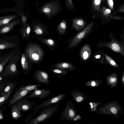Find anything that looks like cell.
<instances>
[{"mask_svg": "<svg viewBox=\"0 0 124 124\" xmlns=\"http://www.w3.org/2000/svg\"><path fill=\"white\" fill-rule=\"evenodd\" d=\"M20 60L23 73L25 74H29L32 68L28 63L24 51L22 53Z\"/></svg>", "mask_w": 124, "mask_h": 124, "instance_id": "cell-22", "label": "cell"}, {"mask_svg": "<svg viewBox=\"0 0 124 124\" xmlns=\"http://www.w3.org/2000/svg\"><path fill=\"white\" fill-rule=\"evenodd\" d=\"M6 82V81H0V85H1V84H3V83H4L5 82Z\"/></svg>", "mask_w": 124, "mask_h": 124, "instance_id": "cell-46", "label": "cell"}, {"mask_svg": "<svg viewBox=\"0 0 124 124\" xmlns=\"http://www.w3.org/2000/svg\"><path fill=\"white\" fill-rule=\"evenodd\" d=\"M21 18V21L22 24H24L26 23L27 21L26 17L22 13L19 14Z\"/></svg>", "mask_w": 124, "mask_h": 124, "instance_id": "cell-37", "label": "cell"}, {"mask_svg": "<svg viewBox=\"0 0 124 124\" xmlns=\"http://www.w3.org/2000/svg\"><path fill=\"white\" fill-rule=\"evenodd\" d=\"M104 0H92V4L94 9L98 13L100 7L102 2Z\"/></svg>", "mask_w": 124, "mask_h": 124, "instance_id": "cell-33", "label": "cell"}, {"mask_svg": "<svg viewBox=\"0 0 124 124\" xmlns=\"http://www.w3.org/2000/svg\"><path fill=\"white\" fill-rule=\"evenodd\" d=\"M61 103L51 105L41 109L39 114L27 123L28 124H38L51 118L53 115L58 110Z\"/></svg>", "mask_w": 124, "mask_h": 124, "instance_id": "cell-3", "label": "cell"}, {"mask_svg": "<svg viewBox=\"0 0 124 124\" xmlns=\"http://www.w3.org/2000/svg\"><path fill=\"white\" fill-rule=\"evenodd\" d=\"M22 24L21 20L20 18L13 20L0 27V35L10 33L16 26Z\"/></svg>", "mask_w": 124, "mask_h": 124, "instance_id": "cell-12", "label": "cell"}, {"mask_svg": "<svg viewBox=\"0 0 124 124\" xmlns=\"http://www.w3.org/2000/svg\"><path fill=\"white\" fill-rule=\"evenodd\" d=\"M67 23L66 20L63 19L60 22L57 27V31L61 36L66 33Z\"/></svg>", "mask_w": 124, "mask_h": 124, "instance_id": "cell-26", "label": "cell"}, {"mask_svg": "<svg viewBox=\"0 0 124 124\" xmlns=\"http://www.w3.org/2000/svg\"><path fill=\"white\" fill-rule=\"evenodd\" d=\"M65 1L67 8L69 10L73 11L74 7L72 0H65Z\"/></svg>", "mask_w": 124, "mask_h": 124, "instance_id": "cell-34", "label": "cell"}, {"mask_svg": "<svg viewBox=\"0 0 124 124\" xmlns=\"http://www.w3.org/2000/svg\"><path fill=\"white\" fill-rule=\"evenodd\" d=\"M109 37L110 40L109 42H104L99 39L96 45L97 48H109L124 57V42L117 40L113 32L109 33Z\"/></svg>", "mask_w": 124, "mask_h": 124, "instance_id": "cell-2", "label": "cell"}, {"mask_svg": "<svg viewBox=\"0 0 124 124\" xmlns=\"http://www.w3.org/2000/svg\"><path fill=\"white\" fill-rule=\"evenodd\" d=\"M30 92L31 91L25 90H16L12 97L9 99L8 106H12L19 100L28 95Z\"/></svg>", "mask_w": 124, "mask_h": 124, "instance_id": "cell-14", "label": "cell"}, {"mask_svg": "<svg viewBox=\"0 0 124 124\" xmlns=\"http://www.w3.org/2000/svg\"><path fill=\"white\" fill-rule=\"evenodd\" d=\"M11 108V116L12 118L17 120L22 117L23 115L17 107L16 104L12 105Z\"/></svg>", "mask_w": 124, "mask_h": 124, "instance_id": "cell-25", "label": "cell"}, {"mask_svg": "<svg viewBox=\"0 0 124 124\" xmlns=\"http://www.w3.org/2000/svg\"><path fill=\"white\" fill-rule=\"evenodd\" d=\"M49 76L46 71L40 70L35 71L33 74V80L37 82L48 85L50 83Z\"/></svg>", "mask_w": 124, "mask_h": 124, "instance_id": "cell-11", "label": "cell"}, {"mask_svg": "<svg viewBox=\"0 0 124 124\" xmlns=\"http://www.w3.org/2000/svg\"><path fill=\"white\" fill-rule=\"evenodd\" d=\"M117 11L118 12L124 13V4L121 6H120L118 8Z\"/></svg>", "mask_w": 124, "mask_h": 124, "instance_id": "cell-39", "label": "cell"}, {"mask_svg": "<svg viewBox=\"0 0 124 124\" xmlns=\"http://www.w3.org/2000/svg\"><path fill=\"white\" fill-rule=\"evenodd\" d=\"M19 16V14H16L0 16V27Z\"/></svg>", "mask_w": 124, "mask_h": 124, "instance_id": "cell-24", "label": "cell"}, {"mask_svg": "<svg viewBox=\"0 0 124 124\" xmlns=\"http://www.w3.org/2000/svg\"><path fill=\"white\" fill-rule=\"evenodd\" d=\"M38 110H35L34 111L31 115L27 116L24 119L25 123H27L38 112Z\"/></svg>", "mask_w": 124, "mask_h": 124, "instance_id": "cell-35", "label": "cell"}, {"mask_svg": "<svg viewBox=\"0 0 124 124\" xmlns=\"http://www.w3.org/2000/svg\"><path fill=\"white\" fill-rule=\"evenodd\" d=\"M22 53L20 51L15 55L6 64L0 76L4 78H12L18 74V63L21 60Z\"/></svg>", "mask_w": 124, "mask_h": 124, "instance_id": "cell-4", "label": "cell"}, {"mask_svg": "<svg viewBox=\"0 0 124 124\" xmlns=\"http://www.w3.org/2000/svg\"><path fill=\"white\" fill-rule=\"evenodd\" d=\"M66 96L65 93H62L45 100L41 103L38 104L34 108V110L41 109L43 108L51 105H54L57 103H61Z\"/></svg>", "mask_w": 124, "mask_h": 124, "instance_id": "cell-9", "label": "cell"}, {"mask_svg": "<svg viewBox=\"0 0 124 124\" xmlns=\"http://www.w3.org/2000/svg\"><path fill=\"white\" fill-rule=\"evenodd\" d=\"M50 70L60 78H62V76H65L68 72V70L58 68L51 69Z\"/></svg>", "mask_w": 124, "mask_h": 124, "instance_id": "cell-29", "label": "cell"}, {"mask_svg": "<svg viewBox=\"0 0 124 124\" xmlns=\"http://www.w3.org/2000/svg\"><path fill=\"white\" fill-rule=\"evenodd\" d=\"M107 3L109 8L112 10L114 8V3L113 0H107Z\"/></svg>", "mask_w": 124, "mask_h": 124, "instance_id": "cell-38", "label": "cell"}, {"mask_svg": "<svg viewBox=\"0 0 124 124\" xmlns=\"http://www.w3.org/2000/svg\"><path fill=\"white\" fill-rule=\"evenodd\" d=\"M94 23V21L92 22L74 36L69 43L67 48L71 49L78 45L84 38L91 32Z\"/></svg>", "mask_w": 124, "mask_h": 124, "instance_id": "cell-7", "label": "cell"}, {"mask_svg": "<svg viewBox=\"0 0 124 124\" xmlns=\"http://www.w3.org/2000/svg\"><path fill=\"white\" fill-rule=\"evenodd\" d=\"M92 57L95 62H97L102 64H108L105 58L104 52L103 51H97L93 54Z\"/></svg>", "mask_w": 124, "mask_h": 124, "instance_id": "cell-23", "label": "cell"}, {"mask_svg": "<svg viewBox=\"0 0 124 124\" xmlns=\"http://www.w3.org/2000/svg\"><path fill=\"white\" fill-rule=\"evenodd\" d=\"M39 41L49 47L51 49L53 50L56 47L59 42L51 39H46L43 37H35Z\"/></svg>", "mask_w": 124, "mask_h": 124, "instance_id": "cell-21", "label": "cell"}, {"mask_svg": "<svg viewBox=\"0 0 124 124\" xmlns=\"http://www.w3.org/2000/svg\"><path fill=\"white\" fill-rule=\"evenodd\" d=\"M7 82L3 83L0 85V94L4 86L7 83Z\"/></svg>", "mask_w": 124, "mask_h": 124, "instance_id": "cell-40", "label": "cell"}, {"mask_svg": "<svg viewBox=\"0 0 124 124\" xmlns=\"http://www.w3.org/2000/svg\"><path fill=\"white\" fill-rule=\"evenodd\" d=\"M83 98L82 97L80 96L77 97L76 99V101L78 102H80L83 100Z\"/></svg>", "mask_w": 124, "mask_h": 124, "instance_id": "cell-42", "label": "cell"}, {"mask_svg": "<svg viewBox=\"0 0 124 124\" xmlns=\"http://www.w3.org/2000/svg\"><path fill=\"white\" fill-rule=\"evenodd\" d=\"M111 111L113 114H115L117 112V109L114 107H112L110 109Z\"/></svg>", "mask_w": 124, "mask_h": 124, "instance_id": "cell-41", "label": "cell"}, {"mask_svg": "<svg viewBox=\"0 0 124 124\" xmlns=\"http://www.w3.org/2000/svg\"><path fill=\"white\" fill-rule=\"evenodd\" d=\"M96 85V83L94 81H93L91 82V85L93 86H95Z\"/></svg>", "mask_w": 124, "mask_h": 124, "instance_id": "cell-44", "label": "cell"}, {"mask_svg": "<svg viewBox=\"0 0 124 124\" xmlns=\"http://www.w3.org/2000/svg\"><path fill=\"white\" fill-rule=\"evenodd\" d=\"M4 79V78L0 76V81H6Z\"/></svg>", "mask_w": 124, "mask_h": 124, "instance_id": "cell-45", "label": "cell"}, {"mask_svg": "<svg viewBox=\"0 0 124 124\" xmlns=\"http://www.w3.org/2000/svg\"><path fill=\"white\" fill-rule=\"evenodd\" d=\"M24 52L31 68L34 64L37 65L41 62L44 57L45 53L42 47L37 43L30 42L28 43Z\"/></svg>", "mask_w": 124, "mask_h": 124, "instance_id": "cell-1", "label": "cell"}, {"mask_svg": "<svg viewBox=\"0 0 124 124\" xmlns=\"http://www.w3.org/2000/svg\"><path fill=\"white\" fill-rule=\"evenodd\" d=\"M91 49L90 45L88 44L84 45L80 50L79 55L81 60L84 62L88 60L91 56Z\"/></svg>", "mask_w": 124, "mask_h": 124, "instance_id": "cell-18", "label": "cell"}, {"mask_svg": "<svg viewBox=\"0 0 124 124\" xmlns=\"http://www.w3.org/2000/svg\"><path fill=\"white\" fill-rule=\"evenodd\" d=\"M110 81L111 83H114L116 81V79L115 77H111L110 78Z\"/></svg>", "mask_w": 124, "mask_h": 124, "instance_id": "cell-43", "label": "cell"}, {"mask_svg": "<svg viewBox=\"0 0 124 124\" xmlns=\"http://www.w3.org/2000/svg\"><path fill=\"white\" fill-rule=\"evenodd\" d=\"M71 22L72 28L78 31L82 29L86 24L85 21L81 18H74Z\"/></svg>", "mask_w": 124, "mask_h": 124, "instance_id": "cell-19", "label": "cell"}, {"mask_svg": "<svg viewBox=\"0 0 124 124\" xmlns=\"http://www.w3.org/2000/svg\"><path fill=\"white\" fill-rule=\"evenodd\" d=\"M100 11L101 13L102 16L106 18L110 16L111 13V10L110 9L108 8L103 6Z\"/></svg>", "mask_w": 124, "mask_h": 124, "instance_id": "cell-32", "label": "cell"}, {"mask_svg": "<svg viewBox=\"0 0 124 124\" xmlns=\"http://www.w3.org/2000/svg\"><path fill=\"white\" fill-rule=\"evenodd\" d=\"M26 96L22 98L17 102L18 107L21 111L27 112L29 111L33 107L35 102L28 100Z\"/></svg>", "mask_w": 124, "mask_h": 124, "instance_id": "cell-13", "label": "cell"}, {"mask_svg": "<svg viewBox=\"0 0 124 124\" xmlns=\"http://www.w3.org/2000/svg\"><path fill=\"white\" fill-rule=\"evenodd\" d=\"M1 0H0V1Z\"/></svg>", "mask_w": 124, "mask_h": 124, "instance_id": "cell-48", "label": "cell"}, {"mask_svg": "<svg viewBox=\"0 0 124 124\" xmlns=\"http://www.w3.org/2000/svg\"><path fill=\"white\" fill-rule=\"evenodd\" d=\"M17 84L16 82L10 81L7 82L4 86L0 95H3L11 90H13Z\"/></svg>", "mask_w": 124, "mask_h": 124, "instance_id": "cell-27", "label": "cell"}, {"mask_svg": "<svg viewBox=\"0 0 124 124\" xmlns=\"http://www.w3.org/2000/svg\"><path fill=\"white\" fill-rule=\"evenodd\" d=\"M20 51L19 48H15L3 54L2 52L0 51V74L9 61L16 54Z\"/></svg>", "mask_w": 124, "mask_h": 124, "instance_id": "cell-10", "label": "cell"}, {"mask_svg": "<svg viewBox=\"0 0 124 124\" xmlns=\"http://www.w3.org/2000/svg\"><path fill=\"white\" fill-rule=\"evenodd\" d=\"M41 85L40 84H29L26 85H23L21 86L16 90H23L31 91L35 90L39 88L40 87Z\"/></svg>", "mask_w": 124, "mask_h": 124, "instance_id": "cell-28", "label": "cell"}, {"mask_svg": "<svg viewBox=\"0 0 124 124\" xmlns=\"http://www.w3.org/2000/svg\"><path fill=\"white\" fill-rule=\"evenodd\" d=\"M21 42V39L16 35H1L0 37V51L19 48Z\"/></svg>", "mask_w": 124, "mask_h": 124, "instance_id": "cell-6", "label": "cell"}, {"mask_svg": "<svg viewBox=\"0 0 124 124\" xmlns=\"http://www.w3.org/2000/svg\"><path fill=\"white\" fill-rule=\"evenodd\" d=\"M31 28L34 35L32 37H43L49 34L48 28L43 23L39 20L33 21L31 23Z\"/></svg>", "mask_w": 124, "mask_h": 124, "instance_id": "cell-8", "label": "cell"}, {"mask_svg": "<svg viewBox=\"0 0 124 124\" xmlns=\"http://www.w3.org/2000/svg\"><path fill=\"white\" fill-rule=\"evenodd\" d=\"M105 58L108 63L114 67H118V66L117 63L110 57L104 52Z\"/></svg>", "mask_w": 124, "mask_h": 124, "instance_id": "cell-31", "label": "cell"}, {"mask_svg": "<svg viewBox=\"0 0 124 124\" xmlns=\"http://www.w3.org/2000/svg\"><path fill=\"white\" fill-rule=\"evenodd\" d=\"M40 13H43L49 19L59 14L62 10L61 5L59 0H52L46 2L39 9Z\"/></svg>", "mask_w": 124, "mask_h": 124, "instance_id": "cell-5", "label": "cell"}, {"mask_svg": "<svg viewBox=\"0 0 124 124\" xmlns=\"http://www.w3.org/2000/svg\"><path fill=\"white\" fill-rule=\"evenodd\" d=\"M69 100L66 103L63 111L61 114L60 120H71L75 116V113L71 105Z\"/></svg>", "mask_w": 124, "mask_h": 124, "instance_id": "cell-17", "label": "cell"}, {"mask_svg": "<svg viewBox=\"0 0 124 124\" xmlns=\"http://www.w3.org/2000/svg\"><path fill=\"white\" fill-rule=\"evenodd\" d=\"M21 25V26L19 28L18 31L23 40H29L31 36L32 31L31 26L29 24L27 23L22 24Z\"/></svg>", "mask_w": 124, "mask_h": 124, "instance_id": "cell-15", "label": "cell"}, {"mask_svg": "<svg viewBox=\"0 0 124 124\" xmlns=\"http://www.w3.org/2000/svg\"><path fill=\"white\" fill-rule=\"evenodd\" d=\"M124 77H123V82H124Z\"/></svg>", "mask_w": 124, "mask_h": 124, "instance_id": "cell-47", "label": "cell"}, {"mask_svg": "<svg viewBox=\"0 0 124 124\" xmlns=\"http://www.w3.org/2000/svg\"><path fill=\"white\" fill-rule=\"evenodd\" d=\"M13 91V90H11L3 95H0V108L8 102L9 98Z\"/></svg>", "mask_w": 124, "mask_h": 124, "instance_id": "cell-30", "label": "cell"}, {"mask_svg": "<svg viewBox=\"0 0 124 124\" xmlns=\"http://www.w3.org/2000/svg\"><path fill=\"white\" fill-rule=\"evenodd\" d=\"M50 67L67 70H72L76 68L71 63L65 62H59L52 65L50 66Z\"/></svg>", "mask_w": 124, "mask_h": 124, "instance_id": "cell-20", "label": "cell"}, {"mask_svg": "<svg viewBox=\"0 0 124 124\" xmlns=\"http://www.w3.org/2000/svg\"><path fill=\"white\" fill-rule=\"evenodd\" d=\"M6 108V106L4 105L2 108H0V121L2 120L4 117L3 112Z\"/></svg>", "mask_w": 124, "mask_h": 124, "instance_id": "cell-36", "label": "cell"}, {"mask_svg": "<svg viewBox=\"0 0 124 124\" xmlns=\"http://www.w3.org/2000/svg\"><path fill=\"white\" fill-rule=\"evenodd\" d=\"M51 92V91L45 88H38L33 90L30 94L26 97L28 98L37 97L42 99L49 96Z\"/></svg>", "mask_w": 124, "mask_h": 124, "instance_id": "cell-16", "label": "cell"}]
</instances>
